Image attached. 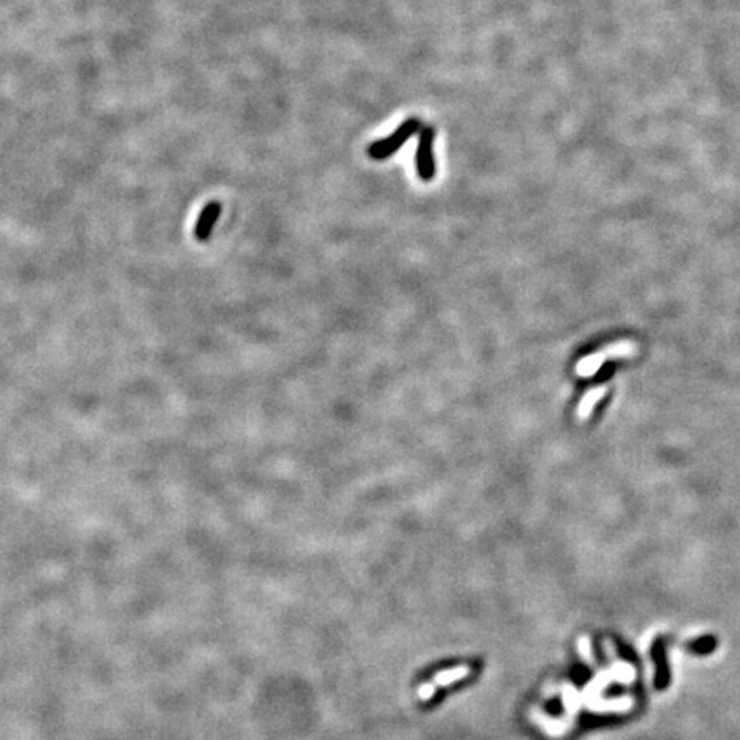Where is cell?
I'll list each match as a JSON object with an SVG mask.
<instances>
[{"instance_id":"cell-1","label":"cell","mask_w":740,"mask_h":740,"mask_svg":"<svg viewBox=\"0 0 740 740\" xmlns=\"http://www.w3.org/2000/svg\"><path fill=\"white\" fill-rule=\"evenodd\" d=\"M422 120L417 117H409L404 120L403 124L398 125V129H395L390 136L382 137V139L374 141V143L367 146V154L369 158L375 161H384L387 158H391L392 154H396L403 148L404 144L412 139L415 134L420 131Z\"/></svg>"},{"instance_id":"cell-2","label":"cell","mask_w":740,"mask_h":740,"mask_svg":"<svg viewBox=\"0 0 740 740\" xmlns=\"http://www.w3.org/2000/svg\"><path fill=\"white\" fill-rule=\"evenodd\" d=\"M638 353V345L631 340H621L605 346V348L588 355L576 365L574 374L579 377H593L600 367L608 360H617V358H633Z\"/></svg>"},{"instance_id":"cell-3","label":"cell","mask_w":740,"mask_h":740,"mask_svg":"<svg viewBox=\"0 0 740 740\" xmlns=\"http://www.w3.org/2000/svg\"><path fill=\"white\" fill-rule=\"evenodd\" d=\"M434 141H436V129L432 125H425L418 134V146L415 154L417 175L420 181L430 182L436 177V156H434Z\"/></svg>"},{"instance_id":"cell-4","label":"cell","mask_w":740,"mask_h":740,"mask_svg":"<svg viewBox=\"0 0 740 740\" xmlns=\"http://www.w3.org/2000/svg\"><path fill=\"white\" fill-rule=\"evenodd\" d=\"M221 209L223 208H221L220 200H211V203H208L206 206L203 208V211H200L198 218V223H195L194 227V235L199 242L209 240L213 228H215L216 221H218L221 215Z\"/></svg>"},{"instance_id":"cell-5","label":"cell","mask_w":740,"mask_h":740,"mask_svg":"<svg viewBox=\"0 0 740 740\" xmlns=\"http://www.w3.org/2000/svg\"><path fill=\"white\" fill-rule=\"evenodd\" d=\"M651 655H653V662L656 665L655 687L660 689V691H663V689H667L668 682H670V670H668V662H667V655H665L663 639H656L655 645H653V650H651Z\"/></svg>"},{"instance_id":"cell-6","label":"cell","mask_w":740,"mask_h":740,"mask_svg":"<svg viewBox=\"0 0 740 740\" xmlns=\"http://www.w3.org/2000/svg\"><path fill=\"white\" fill-rule=\"evenodd\" d=\"M607 391H608L607 386H596V387H591V390L584 392V396L579 401V407H578V412H576V417H578L579 420H588V418L591 417L593 409H595L596 404L605 398Z\"/></svg>"},{"instance_id":"cell-7","label":"cell","mask_w":740,"mask_h":740,"mask_svg":"<svg viewBox=\"0 0 740 740\" xmlns=\"http://www.w3.org/2000/svg\"><path fill=\"white\" fill-rule=\"evenodd\" d=\"M717 648H718L717 636H701V638L694 639V641L687 643V650L694 655H701V656L713 653Z\"/></svg>"}]
</instances>
